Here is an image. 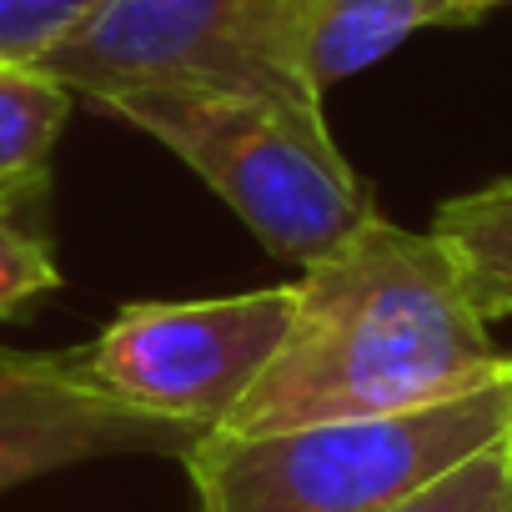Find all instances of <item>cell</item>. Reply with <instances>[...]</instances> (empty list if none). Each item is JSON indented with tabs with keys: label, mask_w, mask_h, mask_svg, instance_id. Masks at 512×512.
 <instances>
[{
	"label": "cell",
	"mask_w": 512,
	"mask_h": 512,
	"mask_svg": "<svg viewBox=\"0 0 512 512\" xmlns=\"http://www.w3.org/2000/svg\"><path fill=\"white\" fill-rule=\"evenodd\" d=\"M512 377L447 246L372 211L297 277L292 327L216 432L262 437L312 422L387 417Z\"/></svg>",
	"instance_id": "obj_1"
},
{
	"label": "cell",
	"mask_w": 512,
	"mask_h": 512,
	"mask_svg": "<svg viewBox=\"0 0 512 512\" xmlns=\"http://www.w3.org/2000/svg\"><path fill=\"white\" fill-rule=\"evenodd\" d=\"M96 111L181 156L256 241L297 267L342 246L377 211L317 106L211 86H141L96 101Z\"/></svg>",
	"instance_id": "obj_2"
},
{
	"label": "cell",
	"mask_w": 512,
	"mask_h": 512,
	"mask_svg": "<svg viewBox=\"0 0 512 512\" xmlns=\"http://www.w3.org/2000/svg\"><path fill=\"white\" fill-rule=\"evenodd\" d=\"M502 437H512V377L417 412L262 437L201 432L186 472L196 512H387Z\"/></svg>",
	"instance_id": "obj_3"
},
{
	"label": "cell",
	"mask_w": 512,
	"mask_h": 512,
	"mask_svg": "<svg viewBox=\"0 0 512 512\" xmlns=\"http://www.w3.org/2000/svg\"><path fill=\"white\" fill-rule=\"evenodd\" d=\"M36 66L91 106L141 86H211L322 111L292 71L282 0H101Z\"/></svg>",
	"instance_id": "obj_4"
},
{
	"label": "cell",
	"mask_w": 512,
	"mask_h": 512,
	"mask_svg": "<svg viewBox=\"0 0 512 512\" xmlns=\"http://www.w3.org/2000/svg\"><path fill=\"white\" fill-rule=\"evenodd\" d=\"M292 312L297 282L206 302H131L76 357L106 397L191 432H216L277 357Z\"/></svg>",
	"instance_id": "obj_5"
},
{
	"label": "cell",
	"mask_w": 512,
	"mask_h": 512,
	"mask_svg": "<svg viewBox=\"0 0 512 512\" xmlns=\"http://www.w3.org/2000/svg\"><path fill=\"white\" fill-rule=\"evenodd\" d=\"M196 437L191 427L106 397L76 352L0 347V492L121 452H166L186 462Z\"/></svg>",
	"instance_id": "obj_6"
},
{
	"label": "cell",
	"mask_w": 512,
	"mask_h": 512,
	"mask_svg": "<svg viewBox=\"0 0 512 512\" xmlns=\"http://www.w3.org/2000/svg\"><path fill=\"white\" fill-rule=\"evenodd\" d=\"M287 51L307 96L327 101L332 86L392 56L427 26H467L452 0H282Z\"/></svg>",
	"instance_id": "obj_7"
},
{
	"label": "cell",
	"mask_w": 512,
	"mask_h": 512,
	"mask_svg": "<svg viewBox=\"0 0 512 512\" xmlns=\"http://www.w3.org/2000/svg\"><path fill=\"white\" fill-rule=\"evenodd\" d=\"M427 231L447 246L482 322L512 317V176L442 201Z\"/></svg>",
	"instance_id": "obj_8"
},
{
	"label": "cell",
	"mask_w": 512,
	"mask_h": 512,
	"mask_svg": "<svg viewBox=\"0 0 512 512\" xmlns=\"http://www.w3.org/2000/svg\"><path fill=\"white\" fill-rule=\"evenodd\" d=\"M71 106V86H61L51 71L31 61H0V186L46 181Z\"/></svg>",
	"instance_id": "obj_9"
},
{
	"label": "cell",
	"mask_w": 512,
	"mask_h": 512,
	"mask_svg": "<svg viewBox=\"0 0 512 512\" xmlns=\"http://www.w3.org/2000/svg\"><path fill=\"white\" fill-rule=\"evenodd\" d=\"M41 196H46V181L0 186V317H11L31 297L61 287L56 251L31 226V211H36Z\"/></svg>",
	"instance_id": "obj_10"
},
{
	"label": "cell",
	"mask_w": 512,
	"mask_h": 512,
	"mask_svg": "<svg viewBox=\"0 0 512 512\" xmlns=\"http://www.w3.org/2000/svg\"><path fill=\"white\" fill-rule=\"evenodd\" d=\"M387 512H512V437L472 452Z\"/></svg>",
	"instance_id": "obj_11"
},
{
	"label": "cell",
	"mask_w": 512,
	"mask_h": 512,
	"mask_svg": "<svg viewBox=\"0 0 512 512\" xmlns=\"http://www.w3.org/2000/svg\"><path fill=\"white\" fill-rule=\"evenodd\" d=\"M101 0H0V61H41Z\"/></svg>",
	"instance_id": "obj_12"
},
{
	"label": "cell",
	"mask_w": 512,
	"mask_h": 512,
	"mask_svg": "<svg viewBox=\"0 0 512 512\" xmlns=\"http://www.w3.org/2000/svg\"><path fill=\"white\" fill-rule=\"evenodd\" d=\"M452 6L467 16V21H477L482 11H492V6H502V0H452Z\"/></svg>",
	"instance_id": "obj_13"
}]
</instances>
